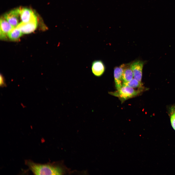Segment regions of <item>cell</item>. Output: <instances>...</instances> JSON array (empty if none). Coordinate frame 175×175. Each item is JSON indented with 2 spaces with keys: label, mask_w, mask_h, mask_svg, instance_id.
<instances>
[{
  "label": "cell",
  "mask_w": 175,
  "mask_h": 175,
  "mask_svg": "<svg viewBox=\"0 0 175 175\" xmlns=\"http://www.w3.org/2000/svg\"><path fill=\"white\" fill-rule=\"evenodd\" d=\"M26 163L35 175H60L63 173L60 168L50 164L36 163L30 160H27Z\"/></svg>",
  "instance_id": "1"
},
{
  "label": "cell",
  "mask_w": 175,
  "mask_h": 175,
  "mask_svg": "<svg viewBox=\"0 0 175 175\" xmlns=\"http://www.w3.org/2000/svg\"><path fill=\"white\" fill-rule=\"evenodd\" d=\"M143 90L140 89L136 90L128 86L122 85L119 90L109 93L112 95L118 97L123 102L128 99L138 95L143 91Z\"/></svg>",
  "instance_id": "2"
},
{
  "label": "cell",
  "mask_w": 175,
  "mask_h": 175,
  "mask_svg": "<svg viewBox=\"0 0 175 175\" xmlns=\"http://www.w3.org/2000/svg\"><path fill=\"white\" fill-rule=\"evenodd\" d=\"M4 18L13 27H17L21 20L19 8L12 10L5 14L4 16Z\"/></svg>",
  "instance_id": "3"
},
{
  "label": "cell",
  "mask_w": 175,
  "mask_h": 175,
  "mask_svg": "<svg viewBox=\"0 0 175 175\" xmlns=\"http://www.w3.org/2000/svg\"><path fill=\"white\" fill-rule=\"evenodd\" d=\"M144 64L143 61L141 60H137L134 61L131 63L130 65L133 73L134 78L141 82Z\"/></svg>",
  "instance_id": "4"
},
{
  "label": "cell",
  "mask_w": 175,
  "mask_h": 175,
  "mask_svg": "<svg viewBox=\"0 0 175 175\" xmlns=\"http://www.w3.org/2000/svg\"><path fill=\"white\" fill-rule=\"evenodd\" d=\"M37 25V19H36L26 23L21 22L17 27L23 34H28L34 31Z\"/></svg>",
  "instance_id": "5"
},
{
  "label": "cell",
  "mask_w": 175,
  "mask_h": 175,
  "mask_svg": "<svg viewBox=\"0 0 175 175\" xmlns=\"http://www.w3.org/2000/svg\"><path fill=\"white\" fill-rule=\"evenodd\" d=\"M126 64H122L114 69V76L115 86L117 90L119 89L122 86V74Z\"/></svg>",
  "instance_id": "6"
},
{
  "label": "cell",
  "mask_w": 175,
  "mask_h": 175,
  "mask_svg": "<svg viewBox=\"0 0 175 175\" xmlns=\"http://www.w3.org/2000/svg\"><path fill=\"white\" fill-rule=\"evenodd\" d=\"M0 39H6L8 33L14 27L10 24L4 18H1L0 20Z\"/></svg>",
  "instance_id": "7"
},
{
  "label": "cell",
  "mask_w": 175,
  "mask_h": 175,
  "mask_svg": "<svg viewBox=\"0 0 175 175\" xmlns=\"http://www.w3.org/2000/svg\"><path fill=\"white\" fill-rule=\"evenodd\" d=\"M21 22L26 23L37 19L33 11L26 8H19Z\"/></svg>",
  "instance_id": "8"
},
{
  "label": "cell",
  "mask_w": 175,
  "mask_h": 175,
  "mask_svg": "<svg viewBox=\"0 0 175 175\" xmlns=\"http://www.w3.org/2000/svg\"><path fill=\"white\" fill-rule=\"evenodd\" d=\"M91 70L93 74L96 76H102L105 70V67L103 61L100 60L93 61L91 64Z\"/></svg>",
  "instance_id": "9"
},
{
  "label": "cell",
  "mask_w": 175,
  "mask_h": 175,
  "mask_svg": "<svg viewBox=\"0 0 175 175\" xmlns=\"http://www.w3.org/2000/svg\"><path fill=\"white\" fill-rule=\"evenodd\" d=\"M130 64H126L122 74L123 83L128 82L133 79V73L130 66Z\"/></svg>",
  "instance_id": "10"
},
{
  "label": "cell",
  "mask_w": 175,
  "mask_h": 175,
  "mask_svg": "<svg viewBox=\"0 0 175 175\" xmlns=\"http://www.w3.org/2000/svg\"><path fill=\"white\" fill-rule=\"evenodd\" d=\"M22 33L17 27H14L8 33V37L11 40H18L22 36Z\"/></svg>",
  "instance_id": "11"
},
{
  "label": "cell",
  "mask_w": 175,
  "mask_h": 175,
  "mask_svg": "<svg viewBox=\"0 0 175 175\" xmlns=\"http://www.w3.org/2000/svg\"><path fill=\"white\" fill-rule=\"evenodd\" d=\"M122 85L128 86L133 88H138L139 89H144V87L143 86L142 83L134 78H133L128 82H123Z\"/></svg>",
  "instance_id": "12"
},
{
  "label": "cell",
  "mask_w": 175,
  "mask_h": 175,
  "mask_svg": "<svg viewBox=\"0 0 175 175\" xmlns=\"http://www.w3.org/2000/svg\"><path fill=\"white\" fill-rule=\"evenodd\" d=\"M170 121L172 126L175 130V112L171 115Z\"/></svg>",
  "instance_id": "13"
},
{
  "label": "cell",
  "mask_w": 175,
  "mask_h": 175,
  "mask_svg": "<svg viewBox=\"0 0 175 175\" xmlns=\"http://www.w3.org/2000/svg\"><path fill=\"white\" fill-rule=\"evenodd\" d=\"M5 85L4 78L3 76L0 75V86L1 87H3Z\"/></svg>",
  "instance_id": "14"
}]
</instances>
